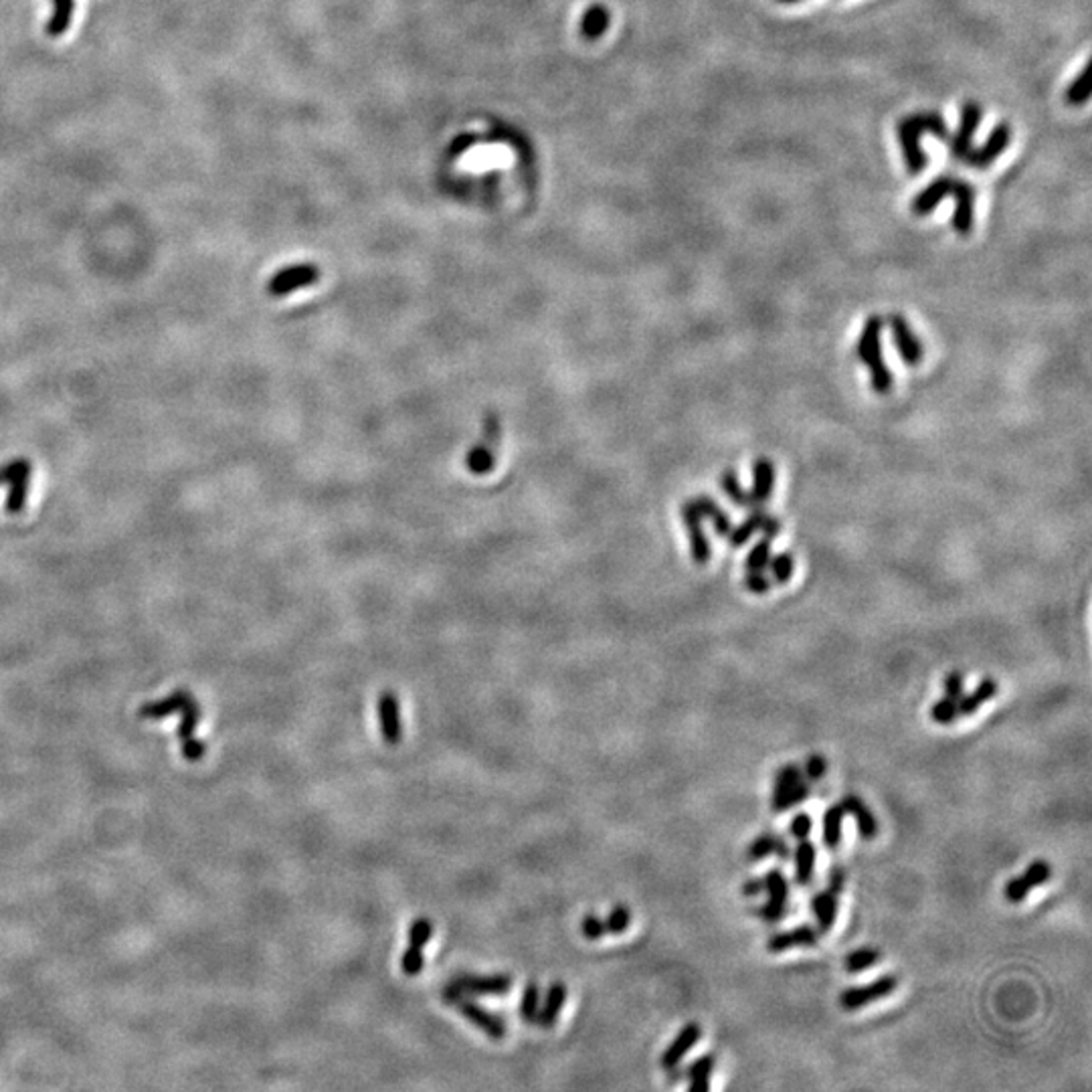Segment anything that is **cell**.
I'll return each instance as SVG.
<instances>
[{
	"label": "cell",
	"instance_id": "4dcf8cb0",
	"mask_svg": "<svg viewBox=\"0 0 1092 1092\" xmlns=\"http://www.w3.org/2000/svg\"><path fill=\"white\" fill-rule=\"evenodd\" d=\"M51 5H53V11H51V17H49V23H47V35L59 37L69 29V25L73 21L75 0H51Z\"/></svg>",
	"mask_w": 1092,
	"mask_h": 1092
},
{
	"label": "cell",
	"instance_id": "5bb4252c",
	"mask_svg": "<svg viewBox=\"0 0 1092 1092\" xmlns=\"http://www.w3.org/2000/svg\"><path fill=\"white\" fill-rule=\"evenodd\" d=\"M453 1005L459 1010V1014L464 1016L468 1022H472L476 1028H480L486 1036L494 1038V1040H500L507 1036V1022H504V1018L492 1014L490 1010H486L484 1005H480L478 1001L470 999V995H461L453 1001Z\"/></svg>",
	"mask_w": 1092,
	"mask_h": 1092
},
{
	"label": "cell",
	"instance_id": "83f0119b",
	"mask_svg": "<svg viewBox=\"0 0 1092 1092\" xmlns=\"http://www.w3.org/2000/svg\"><path fill=\"white\" fill-rule=\"evenodd\" d=\"M765 516L767 512L763 508H754L739 526H733V530L729 532V544L733 549H741V546H744L752 538L754 532H761Z\"/></svg>",
	"mask_w": 1092,
	"mask_h": 1092
},
{
	"label": "cell",
	"instance_id": "d590c367",
	"mask_svg": "<svg viewBox=\"0 0 1092 1092\" xmlns=\"http://www.w3.org/2000/svg\"><path fill=\"white\" fill-rule=\"evenodd\" d=\"M433 931H435V927H433V922L429 918L422 916V918L413 920L411 927H409V933H407V941H409L407 947L424 951V947L433 939Z\"/></svg>",
	"mask_w": 1092,
	"mask_h": 1092
},
{
	"label": "cell",
	"instance_id": "603a6c76",
	"mask_svg": "<svg viewBox=\"0 0 1092 1092\" xmlns=\"http://www.w3.org/2000/svg\"><path fill=\"white\" fill-rule=\"evenodd\" d=\"M791 848L787 846L785 839H781L779 835H773V833H761L754 842L748 846L746 850V860L750 862H759L767 856H777L779 860H787L791 856L789 852Z\"/></svg>",
	"mask_w": 1092,
	"mask_h": 1092
},
{
	"label": "cell",
	"instance_id": "f35d334b",
	"mask_svg": "<svg viewBox=\"0 0 1092 1092\" xmlns=\"http://www.w3.org/2000/svg\"><path fill=\"white\" fill-rule=\"evenodd\" d=\"M538 1007H540V989L536 983H528L522 991V999H520V1018L524 1022H534L536 1020V1014H538Z\"/></svg>",
	"mask_w": 1092,
	"mask_h": 1092
},
{
	"label": "cell",
	"instance_id": "b9f144b4",
	"mask_svg": "<svg viewBox=\"0 0 1092 1092\" xmlns=\"http://www.w3.org/2000/svg\"><path fill=\"white\" fill-rule=\"evenodd\" d=\"M742 585H744V589L752 595H765V593L771 591L773 579H769L765 575V571H746Z\"/></svg>",
	"mask_w": 1092,
	"mask_h": 1092
},
{
	"label": "cell",
	"instance_id": "9a60e30c",
	"mask_svg": "<svg viewBox=\"0 0 1092 1092\" xmlns=\"http://www.w3.org/2000/svg\"><path fill=\"white\" fill-rule=\"evenodd\" d=\"M763 885H765V893L769 895L767 902L759 908V916L765 920V922H777L783 918L785 914V908H787V900H789V882L787 878L783 876L781 870H769L763 878Z\"/></svg>",
	"mask_w": 1092,
	"mask_h": 1092
},
{
	"label": "cell",
	"instance_id": "8d00e7d4",
	"mask_svg": "<svg viewBox=\"0 0 1092 1092\" xmlns=\"http://www.w3.org/2000/svg\"><path fill=\"white\" fill-rule=\"evenodd\" d=\"M603 922H605L607 935H623L629 929V925H632V910H629L625 904H617L611 908V912Z\"/></svg>",
	"mask_w": 1092,
	"mask_h": 1092
},
{
	"label": "cell",
	"instance_id": "60d3db41",
	"mask_svg": "<svg viewBox=\"0 0 1092 1092\" xmlns=\"http://www.w3.org/2000/svg\"><path fill=\"white\" fill-rule=\"evenodd\" d=\"M1022 876H1024V880L1030 885V889L1034 891L1036 887H1042V885H1046V882L1050 880V876H1053V866H1050L1048 860H1042V858H1040V860H1034V862L1026 868V872H1024Z\"/></svg>",
	"mask_w": 1092,
	"mask_h": 1092
},
{
	"label": "cell",
	"instance_id": "ffe728a7",
	"mask_svg": "<svg viewBox=\"0 0 1092 1092\" xmlns=\"http://www.w3.org/2000/svg\"><path fill=\"white\" fill-rule=\"evenodd\" d=\"M842 808H844L846 814L854 816L862 839L870 842V839H874L878 835V821H876L874 814L870 812V808L860 800L858 795H846L842 800Z\"/></svg>",
	"mask_w": 1092,
	"mask_h": 1092
},
{
	"label": "cell",
	"instance_id": "7402d4cb",
	"mask_svg": "<svg viewBox=\"0 0 1092 1092\" xmlns=\"http://www.w3.org/2000/svg\"><path fill=\"white\" fill-rule=\"evenodd\" d=\"M999 692V684L997 680L993 678H983L975 688L974 692L970 694H963L957 702V710H959V717H972L974 712H977L985 702H989L991 698H995Z\"/></svg>",
	"mask_w": 1092,
	"mask_h": 1092
},
{
	"label": "cell",
	"instance_id": "ba28073f",
	"mask_svg": "<svg viewBox=\"0 0 1092 1092\" xmlns=\"http://www.w3.org/2000/svg\"><path fill=\"white\" fill-rule=\"evenodd\" d=\"M320 277H322V272L316 264H308V262L293 264V266L281 268L272 275V279L268 281V293L272 298H283L293 291L318 283Z\"/></svg>",
	"mask_w": 1092,
	"mask_h": 1092
},
{
	"label": "cell",
	"instance_id": "5b68a950",
	"mask_svg": "<svg viewBox=\"0 0 1092 1092\" xmlns=\"http://www.w3.org/2000/svg\"><path fill=\"white\" fill-rule=\"evenodd\" d=\"M514 987V979L510 975H472L461 974L455 975L443 989L441 997L443 1001L451 1003L461 995H504Z\"/></svg>",
	"mask_w": 1092,
	"mask_h": 1092
},
{
	"label": "cell",
	"instance_id": "836d02e7",
	"mask_svg": "<svg viewBox=\"0 0 1092 1092\" xmlns=\"http://www.w3.org/2000/svg\"><path fill=\"white\" fill-rule=\"evenodd\" d=\"M1090 98V63L1082 67V71L1070 81L1066 90V102L1070 106H1082Z\"/></svg>",
	"mask_w": 1092,
	"mask_h": 1092
},
{
	"label": "cell",
	"instance_id": "ee69618b",
	"mask_svg": "<svg viewBox=\"0 0 1092 1092\" xmlns=\"http://www.w3.org/2000/svg\"><path fill=\"white\" fill-rule=\"evenodd\" d=\"M1030 893H1032V889H1030V885H1028V882L1024 880V876H1016V878H1012V880H1010V882H1007V885H1005V889H1003V897H1005V900H1007V902H1012V904H1020V902H1024V900H1026V897H1028Z\"/></svg>",
	"mask_w": 1092,
	"mask_h": 1092
},
{
	"label": "cell",
	"instance_id": "d4e9b609",
	"mask_svg": "<svg viewBox=\"0 0 1092 1092\" xmlns=\"http://www.w3.org/2000/svg\"><path fill=\"white\" fill-rule=\"evenodd\" d=\"M692 502H694V507L698 508V512L702 514V518H708L712 522L714 532H717L719 536H729V532L733 530V522H731V516L719 507L717 500H712L710 496L702 494V496L694 498Z\"/></svg>",
	"mask_w": 1092,
	"mask_h": 1092
},
{
	"label": "cell",
	"instance_id": "44dd1931",
	"mask_svg": "<svg viewBox=\"0 0 1092 1092\" xmlns=\"http://www.w3.org/2000/svg\"><path fill=\"white\" fill-rule=\"evenodd\" d=\"M565 1001H567V985L565 983H553L549 993H546V997H544L542 1007H538L534 1024H538L540 1028H553L555 1022L559 1020L561 1012H563Z\"/></svg>",
	"mask_w": 1092,
	"mask_h": 1092
},
{
	"label": "cell",
	"instance_id": "ab89813d",
	"mask_svg": "<svg viewBox=\"0 0 1092 1092\" xmlns=\"http://www.w3.org/2000/svg\"><path fill=\"white\" fill-rule=\"evenodd\" d=\"M959 717V710H957V702L949 700V698H939L933 706H931V719L937 723V725H953Z\"/></svg>",
	"mask_w": 1092,
	"mask_h": 1092
},
{
	"label": "cell",
	"instance_id": "f5cc1de1",
	"mask_svg": "<svg viewBox=\"0 0 1092 1092\" xmlns=\"http://www.w3.org/2000/svg\"><path fill=\"white\" fill-rule=\"evenodd\" d=\"M7 478H9V472H7V464L0 466V486H7Z\"/></svg>",
	"mask_w": 1092,
	"mask_h": 1092
},
{
	"label": "cell",
	"instance_id": "ac0fdd59",
	"mask_svg": "<svg viewBox=\"0 0 1092 1092\" xmlns=\"http://www.w3.org/2000/svg\"><path fill=\"white\" fill-rule=\"evenodd\" d=\"M775 464L769 457H757L752 461V486L750 496L757 502V507H763L765 502L771 500L775 490Z\"/></svg>",
	"mask_w": 1092,
	"mask_h": 1092
},
{
	"label": "cell",
	"instance_id": "f1b7e54d",
	"mask_svg": "<svg viewBox=\"0 0 1092 1092\" xmlns=\"http://www.w3.org/2000/svg\"><path fill=\"white\" fill-rule=\"evenodd\" d=\"M846 812L842 804H835L827 808L823 816V844L827 850H835L842 842V825H844Z\"/></svg>",
	"mask_w": 1092,
	"mask_h": 1092
},
{
	"label": "cell",
	"instance_id": "1f68e13d",
	"mask_svg": "<svg viewBox=\"0 0 1092 1092\" xmlns=\"http://www.w3.org/2000/svg\"><path fill=\"white\" fill-rule=\"evenodd\" d=\"M721 486H723L725 494L729 496V500H731L733 504H737V507H742V508H748V510L761 508V507H757V502L752 500L750 492H746V490L741 486L737 472L727 470V472L721 476Z\"/></svg>",
	"mask_w": 1092,
	"mask_h": 1092
},
{
	"label": "cell",
	"instance_id": "52a82bcc",
	"mask_svg": "<svg viewBox=\"0 0 1092 1092\" xmlns=\"http://www.w3.org/2000/svg\"><path fill=\"white\" fill-rule=\"evenodd\" d=\"M981 119H983V108L970 100L965 102L961 106V112H959V128L955 134H951L949 138V154L955 162H965V158H968V154L972 152L974 148V138H975V132L979 130L981 125Z\"/></svg>",
	"mask_w": 1092,
	"mask_h": 1092
},
{
	"label": "cell",
	"instance_id": "8992f818",
	"mask_svg": "<svg viewBox=\"0 0 1092 1092\" xmlns=\"http://www.w3.org/2000/svg\"><path fill=\"white\" fill-rule=\"evenodd\" d=\"M808 795H810V785L804 781L802 769L797 765H785L779 769L775 777L771 808L775 814H783L806 802Z\"/></svg>",
	"mask_w": 1092,
	"mask_h": 1092
},
{
	"label": "cell",
	"instance_id": "f907efd6",
	"mask_svg": "<svg viewBox=\"0 0 1092 1092\" xmlns=\"http://www.w3.org/2000/svg\"><path fill=\"white\" fill-rule=\"evenodd\" d=\"M763 889H765V885H763V878H750V880H746V882H744V885H742V889H741V891H742V895H744V897H748V898H750V897H757V895H761V893H763Z\"/></svg>",
	"mask_w": 1092,
	"mask_h": 1092
},
{
	"label": "cell",
	"instance_id": "7dc6e473",
	"mask_svg": "<svg viewBox=\"0 0 1092 1092\" xmlns=\"http://www.w3.org/2000/svg\"><path fill=\"white\" fill-rule=\"evenodd\" d=\"M789 831H791V835H793L795 839H808V835L812 833V816L806 814V812L797 814V816L793 818V821H791Z\"/></svg>",
	"mask_w": 1092,
	"mask_h": 1092
},
{
	"label": "cell",
	"instance_id": "e0dca14e",
	"mask_svg": "<svg viewBox=\"0 0 1092 1092\" xmlns=\"http://www.w3.org/2000/svg\"><path fill=\"white\" fill-rule=\"evenodd\" d=\"M700 1036H702L700 1024L688 1022V1024L680 1030V1034H678L674 1040H671V1044L663 1050L662 1060H660L662 1068L667 1070V1072L674 1070V1068L682 1062V1058H684V1056L690 1053V1050L698 1044Z\"/></svg>",
	"mask_w": 1092,
	"mask_h": 1092
},
{
	"label": "cell",
	"instance_id": "cb8c5ba5",
	"mask_svg": "<svg viewBox=\"0 0 1092 1092\" xmlns=\"http://www.w3.org/2000/svg\"><path fill=\"white\" fill-rule=\"evenodd\" d=\"M837 898L839 895L833 893L831 889H825L823 893H818L812 900V910H814V916L818 920V927H819V933H827L831 931V927L835 925V916H837Z\"/></svg>",
	"mask_w": 1092,
	"mask_h": 1092
},
{
	"label": "cell",
	"instance_id": "f6af8a7d",
	"mask_svg": "<svg viewBox=\"0 0 1092 1092\" xmlns=\"http://www.w3.org/2000/svg\"><path fill=\"white\" fill-rule=\"evenodd\" d=\"M965 694V676L961 674L959 669H953L951 674H947V678L943 680V696L953 700V702H959V698Z\"/></svg>",
	"mask_w": 1092,
	"mask_h": 1092
},
{
	"label": "cell",
	"instance_id": "681fc988",
	"mask_svg": "<svg viewBox=\"0 0 1092 1092\" xmlns=\"http://www.w3.org/2000/svg\"><path fill=\"white\" fill-rule=\"evenodd\" d=\"M844 885H846V872H844V868H839V866L831 868V872H829V885H827V889H831V891H833V893H837V895H842V891H844Z\"/></svg>",
	"mask_w": 1092,
	"mask_h": 1092
},
{
	"label": "cell",
	"instance_id": "3957f363",
	"mask_svg": "<svg viewBox=\"0 0 1092 1092\" xmlns=\"http://www.w3.org/2000/svg\"><path fill=\"white\" fill-rule=\"evenodd\" d=\"M882 330H885V318L880 314H870L862 326L860 339H858V358L862 364L870 370L872 389L880 395H885L893 387V372L885 360V352H882Z\"/></svg>",
	"mask_w": 1092,
	"mask_h": 1092
},
{
	"label": "cell",
	"instance_id": "484cf974",
	"mask_svg": "<svg viewBox=\"0 0 1092 1092\" xmlns=\"http://www.w3.org/2000/svg\"><path fill=\"white\" fill-rule=\"evenodd\" d=\"M609 23H611V13L609 9H605L603 5H591L589 9H586L583 13V19H581V35L585 39L589 40H595L599 37H603L609 29Z\"/></svg>",
	"mask_w": 1092,
	"mask_h": 1092
},
{
	"label": "cell",
	"instance_id": "d6986e66",
	"mask_svg": "<svg viewBox=\"0 0 1092 1092\" xmlns=\"http://www.w3.org/2000/svg\"><path fill=\"white\" fill-rule=\"evenodd\" d=\"M819 943V931L812 925H800L785 933H775L767 941L769 953H785L795 947H816Z\"/></svg>",
	"mask_w": 1092,
	"mask_h": 1092
},
{
	"label": "cell",
	"instance_id": "2e32d148",
	"mask_svg": "<svg viewBox=\"0 0 1092 1092\" xmlns=\"http://www.w3.org/2000/svg\"><path fill=\"white\" fill-rule=\"evenodd\" d=\"M376 714H379V727L381 735L387 744H399L403 739V719H401V702L399 696L393 692H383L376 698Z\"/></svg>",
	"mask_w": 1092,
	"mask_h": 1092
},
{
	"label": "cell",
	"instance_id": "7c38bea8",
	"mask_svg": "<svg viewBox=\"0 0 1092 1092\" xmlns=\"http://www.w3.org/2000/svg\"><path fill=\"white\" fill-rule=\"evenodd\" d=\"M680 516H682V524L688 532V540H690V555H692V561L698 565V567H704L710 557H712V549H710V540H708V534L704 530V518L702 514L698 512V508L694 507V502L688 500L684 502L680 507Z\"/></svg>",
	"mask_w": 1092,
	"mask_h": 1092
},
{
	"label": "cell",
	"instance_id": "30bf717a",
	"mask_svg": "<svg viewBox=\"0 0 1092 1092\" xmlns=\"http://www.w3.org/2000/svg\"><path fill=\"white\" fill-rule=\"evenodd\" d=\"M1012 136H1014L1012 125L1007 121H999L979 148H972V152L968 154L963 164L975 168V171H985V168H989L1003 154V150L1010 146Z\"/></svg>",
	"mask_w": 1092,
	"mask_h": 1092
},
{
	"label": "cell",
	"instance_id": "7a4b0ae2",
	"mask_svg": "<svg viewBox=\"0 0 1092 1092\" xmlns=\"http://www.w3.org/2000/svg\"><path fill=\"white\" fill-rule=\"evenodd\" d=\"M922 134H931L945 144L951 138L949 125L939 112H916L902 117L897 123V136L902 148L906 173L910 177H918L927 168V156L920 146Z\"/></svg>",
	"mask_w": 1092,
	"mask_h": 1092
},
{
	"label": "cell",
	"instance_id": "9c48e42d",
	"mask_svg": "<svg viewBox=\"0 0 1092 1092\" xmlns=\"http://www.w3.org/2000/svg\"><path fill=\"white\" fill-rule=\"evenodd\" d=\"M7 472H9V478H7L9 494L5 502V510L9 514H21L27 507L29 488H31V476H33L31 459L15 457L7 461Z\"/></svg>",
	"mask_w": 1092,
	"mask_h": 1092
},
{
	"label": "cell",
	"instance_id": "db71d44e",
	"mask_svg": "<svg viewBox=\"0 0 1092 1092\" xmlns=\"http://www.w3.org/2000/svg\"><path fill=\"white\" fill-rule=\"evenodd\" d=\"M779 3H783V5H793V3H800V0H779Z\"/></svg>",
	"mask_w": 1092,
	"mask_h": 1092
},
{
	"label": "cell",
	"instance_id": "277c9868",
	"mask_svg": "<svg viewBox=\"0 0 1092 1092\" xmlns=\"http://www.w3.org/2000/svg\"><path fill=\"white\" fill-rule=\"evenodd\" d=\"M500 437H502L500 417L494 411H488L484 419L482 437L474 443V447L466 455V470L472 476H488L494 472L498 449H500Z\"/></svg>",
	"mask_w": 1092,
	"mask_h": 1092
},
{
	"label": "cell",
	"instance_id": "8fae6325",
	"mask_svg": "<svg viewBox=\"0 0 1092 1092\" xmlns=\"http://www.w3.org/2000/svg\"><path fill=\"white\" fill-rule=\"evenodd\" d=\"M897 987H898V977L897 975H882L880 979H876L868 985H858V987L844 989L842 993H839V1005H842L846 1012H854V1010H860V1007H864V1005H870L874 1001L889 997Z\"/></svg>",
	"mask_w": 1092,
	"mask_h": 1092
},
{
	"label": "cell",
	"instance_id": "7bdbcfd3",
	"mask_svg": "<svg viewBox=\"0 0 1092 1092\" xmlns=\"http://www.w3.org/2000/svg\"><path fill=\"white\" fill-rule=\"evenodd\" d=\"M426 968V957H424V951L422 949H413V947H407V951L403 953L401 957V972L405 975H419L424 972Z\"/></svg>",
	"mask_w": 1092,
	"mask_h": 1092
},
{
	"label": "cell",
	"instance_id": "d6a6232c",
	"mask_svg": "<svg viewBox=\"0 0 1092 1092\" xmlns=\"http://www.w3.org/2000/svg\"><path fill=\"white\" fill-rule=\"evenodd\" d=\"M878 959H880V951H876L872 947H862V949H856V951L846 955L844 970L848 974H860V972H866V970L874 968V965L878 963Z\"/></svg>",
	"mask_w": 1092,
	"mask_h": 1092
},
{
	"label": "cell",
	"instance_id": "bcb514c9",
	"mask_svg": "<svg viewBox=\"0 0 1092 1092\" xmlns=\"http://www.w3.org/2000/svg\"><path fill=\"white\" fill-rule=\"evenodd\" d=\"M581 935H583L585 939H589V941L601 939L603 935H607V931H605V922H603L597 914H586V916L583 918V922H581Z\"/></svg>",
	"mask_w": 1092,
	"mask_h": 1092
},
{
	"label": "cell",
	"instance_id": "e575fe53",
	"mask_svg": "<svg viewBox=\"0 0 1092 1092\" xmlns=\"http://www.w3.org/2000/svg\"><path fill=\"white\" fill-rule=\"evenodd\" d=\"M771 555H773V538L763 536L757 544L752 546L748 557H746V563H744L746 571H765L769 567Z\"/></svg>",
	"mask_w": 1092,
	"mask_h": 1092
},
{
	"label": "cell",
	"instance_id": "4316f807",
	"mask_svg": "<svg viewBox=\"0 0 1092 1092\" xmlns=\"http://www.w3.org/2000/svg\"><path fill=\"white\" fill-rule=\"evenodd\" d=\"M816 856H818L816 846L812 842H808V839H800V846L795 848V880H797V885L806 887L812 882Z\"/></svg>",
	"mask_w": 1092,
	"mask_h": 1092
},
{
	"label": "cell",
	"instance_id": "74e56055",
	"mask_svg": "<svg viewBox=\"0 0 1092 1092\" xmlns=\"http://www.w3.org/2000/svg\"><path fill=\"white\" fill-rule=\"evenodd\" d=\"M767 569H771L773 583H777V585L789 583L791 577H793V569H795L793 555L787 553V551L779 553V555H771V561H769Z\"/></svg>",
	"mask_w": 1092,
	"mask_h": 1092
},
{
	"label": "cell",
	"instance_id": "c3c4849f",
	"mask_svg": "<svg viewBox=\"0 0 1092 1092\" xmlns=\"http://www.w3.org/2000/svg\"><path fill=\"white\" fill-rule=\"evenodd\" d=\"M825 771H827V763H825V759L821 757V754H812V757L808 759V765H806L808 779L818 781L825 775Z\"/></svg>",
	"mask_w": 1092,
	"mask_h": 1092
},
{
	"label": "cell",
	"instance_id": "816d5d0a",
	"mask_svg": "<svg viewBox=\"0 0 1092 1092\" xmlns=\"http://www.w3.org/2000/svg\"><path fill=\"white\" fill-rule=\"evenodd\" d=\"M761 532L763 536H769V538H775L779 532H781V522L775 518V516H765L763 520V526H761Z\"/></svg>",
	"mask_w": 1092,
	"mask_h": 1092
},
{
	"label": "cell",
	"instance_id": "4fadbf2b",
	"mask_svg": "<svg viewBox=\"0 0 1092 1092\" xmlns=\"http://www.w3.org/2000/svg\"><path fill=\"white\" fill-rule=\"evenodd\" d=\"M885 322H889V326H891L893 343H895L900 358L904 360V364L910 366V368L918 366L925 351H922V343L918 341V336L914 334V330L910 328L906 318L902 314L895 312V314H889V318Z\"/></svg>",
	"mask_w": 1092,
	"mask_h": 1092
},
{
	"label": "cell",
	"instance_id": "f546056e",
	"mask_svg": "<svg viewBox=\"0 0 1092 1092\" xmlns=\"http://www.w3.org/2000/svg\"><path fill=\"white\" fill-rule=\"evenodd\" d=\"M714 1056L712 1054H704L700 1058H696L688 1068H686V1076L690 1078V1092H708L710 1090V1078H712V1070H714Z\"/></svg>",
	"mask_w": 1092,
	"mask_h": 1092
},
{
	"label": "cell",
	"instance_id": "6da1fadb",
	"mask_svg": "<svg viewBox=\"0 0 1092 1092\" xmlns=\"http://www.w3.org/2000/svg\"><path fill=\"white\" fill-rule=\"evenodd\" d=\"M947 196L955 198V213L951 221L955 233L968 237L975 221V187L970 181L953 175H943L931 181L925 189L912 196L910 213L916 217H927Z\"/></svg>",
	"mask_w": 1092,
	"mask_h": 1092
}]
</instances>
